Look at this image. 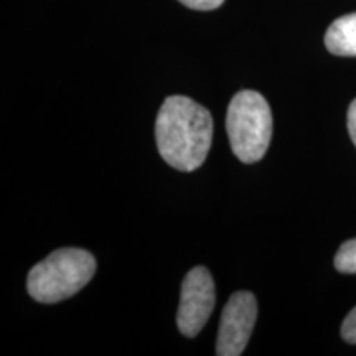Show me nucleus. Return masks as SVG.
<instances>
[{
  "label": "nucleus",
  "instance_id": "20e7f679",
  "mask_svg": "<svg viewBox=\"0 0 356 356\" xmlns=\"http://www.w3.org/2000/svg\"><path fill=\"white\" fill-rule=\"evenodd\" d=\"M215 304L216 291L211 274L203 266L193 267L181 284L177 314L178 330L188 338L197 337L215 310Z\"/></svg>",
  "mask_w": 356,
  "mask_h": 356
},
{
  "label": "nucleus",
  "instance_id": "f257e3e1",
  "mask_svg": "<svg viewBox=\"0 0 356 356\" xmlns=\"http://www.w3.org/2000/svg\"><path fill=\"white\" fill-rule=\"evenodd\" d=\"M159 154L180 172L203 165L213 140V118L202 104L186 96H168L155 121Z\"/></svg>",
  "mask_w": 356,
  "mask_h": 356
},
{
  "label": "nucleus",
  "instance_id": "f03ea898",
  "mask_svg": "<svg viewBox=\"0 0 356 356\" xmlns=\"http://www.w3.org/2000/svg\"><path fill=\"white\" fill-rule=\"evenodd\" d=\"M96 259L81 248H61L32 267L29 293L40 304H56L78 293L96 274Z\"/></svg>",
  "mask_w": 356,
  "mask_h": 356
},
{
  "label": "nucleus",
  "instance_id": "9d476101",
  "mask_svg": "<svg viewBox=\"0 0 356 356\" xmlns=\"http://www.w3.org/2000/svg\"><path fill=\"white\" fill-rule=\"evenodd\" d=\"M346 124H348V134L356 147V99L351 102L348 108V115H346Z\"/></svg>",
  "mask_w": 356,
  "mask_h": 356
},
{
  "label": "nucleus",
  "instance_id": "7ed1b4c3",
  "mask_svg": "<svg viewBox=\"0 0 356 356\" xmlns=\"http://www.w3.org/2000/svg\"><path fill=\"white\" fill-rule=\"evenodd\" d=\"M229 145L243 163L264 157L273 137V113L264 96L252 89L234 95L226 114Z\"/></svg>",
  "mask_w": 356,
  "mask_h": 356
},
{
  "label": "nucleus",
  "instance_id": "0eeeda50",
  "mask_svg": "<svg viewBox=\"0 0 356 356\" xmlns=\"http://www.w3.org/2000/svg\"><path fill=\"white\" fill-rule=\"evenodd\" d=\"M337 270L341 274H356V238L341 244L335 254Z\"/></svg>",
  "mask_w": 356,
  "mask_h": 356
},
{
  "label": "nucleus",
  "instance_id": "1a4fd4ad",
  "mask_svg": "<svg viewBox=\"0 0 356 356\" xmlns=\"http://www.w3.org/2000/svg\"><path fill=\"white\" fill-rule=\"evenodd\" d=\"M178 2L193 10H215L222 6L225 0H178Z\"/></svg>",
  "mask_w": 356,
  "mask_h": 356
},
{
  "label": "nucleus",
  "instance_id": "6e6552de",
  "mask_svg": "<svg viewBox=\"0 0 356 356\" xmlns=\"http://www.w3.org/2000/svg\"><path fill=\"white\" fill-rule=\"evenodd\" d=\"M341 337L346 343L356 345V307L346 315L341 323Z\"/></svg>",
  "mask_w": 356,
  "mask_h": 356
},
{
  "label": "nucleus",
  "instance_id": "39448f33",
  "mask_svg": "<svg viewBox=\"0 0 356 356\" xmlns=\"http://www.w3.org/2000/svg\"><path fill=\"white\" fill-rule=\"evenodd\" d=\"M257 320L254 293L239 291L229 297L221 314L216 340L218 356H239L244 353Z\"/></svg>",
  "mask_w": 356,
  "mask_h": 356
},
{
  "label": "nucleus",
  "instance_id": "423d86ee",
  "mask_svg": "<svg viewBox=\"0 0 356 356\" xmlns=\"http://www.w3.org/2000/svg\"><path fill=\"white\" fill-rule=\"evenodd\" d=\"M325 47L332 55L356 56V12L340 17L328 26Z\"/></svg>",
  "mask_w": 356,
  "mask_h": 356
}]
</instances>
